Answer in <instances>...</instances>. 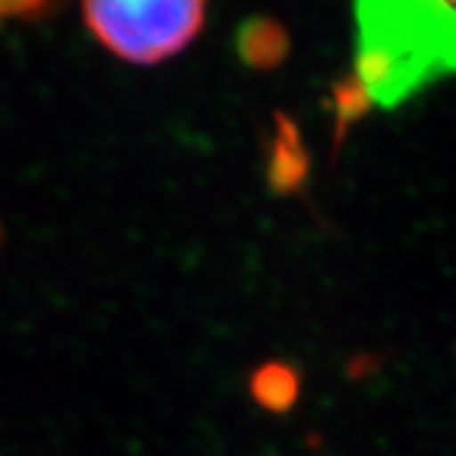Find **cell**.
<instances>
[{"mask_svg": "<svg viewBox=\"0 0 456 456\" xmlns=\"http://www.w3.org/2000/svg\"><path fill=\"white\" fill-rule=\"evenodd\" d=\"M358 13L362 97L395 104L426 79L456 69V16L446 5L365 3Z\"/></svg>", "mask_w": 456, "mask_h": 456, "instance_id": "1", "label": "cell"}, {"mask_svg": "<svg viewBox=\"0 0 456 456\" xmlns=\"http://www.w3.org/2000/svg\"><path fill=\"white\" fill-rule=\"evenodd\" d=\"M206 3L198 0H97L84 3L89 33L122 61L152 66L185 51L206 26Z\"/></svg>", "mask_w": 456, "mask_h": 456, "instance_id": "2", "label": "cell"}, {"mask_svg": "<svg viewBox=\"0 0 456 456\" xmlns=\"http://www.w3.org/2000/svg\"><path fill=\"white\" fill-rule=\"evenodd\" d=\"M236 49L246 64L266 69L281 61L287 51V38H284V31L272 20H248L239 28Z\"/></svg>", "mask_w": 456, "mask_h": 456, "instance_id": "3", "label": "cell"}, {"mask_svg": "<svg viewBox=\"0 0 456 456\" xmlns=\"http://www.w3.org/2000/svg\"><path fill=\"white\" fill-rule=\"evenodd\" d=\"M251 391L256 395L261 406L266 408H287L297 395V378L289 368L281 365H266L251 380Z\"/></svg>", "mask_w": 456, "mask_h": 456, "instance_id": "4", "label": "cell"}, {"mask_svg": "<svg viewBox=\"0 0 456 456\" xmlns=\"http://www.w3.org/2000/svg\"><path fill=\"white\" fill-rule=\"evenodd\" d=\"M51 5H36V3H23V5H11V3H5V5H0V20H23L26 16H44L46 11H49Z\"/></svg>", "mask_w": 456, "mask_h": 456, "instance_id": "5", "label": "cell"}]
</instances>
